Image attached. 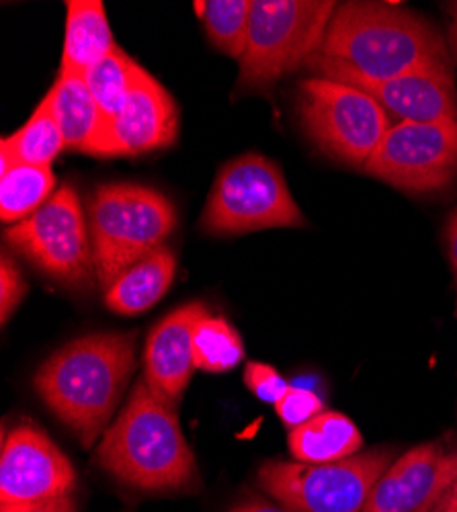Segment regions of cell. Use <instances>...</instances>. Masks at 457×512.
<instances>
[{
	"label": "cell",
	"instance_id": "10",
	"mask_svg": "<svg viewBox=\"0 0 457 512\" xmlns=\"http://www.w3.org/2000/svg\"><path fill=\"white\" fill-rule=\"evenodd\" d=\"M365 173L408 193H433L457 177V121L394 123Z\"/></svg>",
	"mask_w": 457,
	"mask_h": 512
},
{
	"label": "cell",
	"instance_id": "3",
	"mask_svg": "<svg viewBox=\"0 0 457 512\" xmlns=\"http://www.w3.org/2000/svg\"><path fill=\"white\" fill-rule=\"evenodd\" d=\"M318 54L373 80L451 68L445 41L435 27L390 3L339 5Z\"/></svg>",
	"mask_w": 457,
	"mask_h": 512
},
{
	"label": "cell",
	"instance_id": "22",
	"mask_svg": "<svg viewBox=\"0 0 457 512\" xmlns=\"http://www.w3.org/2000/svg\"><path fill=\"white\" fill-rule=\"evenodd\" d=\"M193 7L212 44L240 62L251 21V0H197Z\"/></svg>",
	"mask_w": 457,
	"mask_h": 512
},
{
	"label": "cell",
	"instance_id": "12",
	"mask_svg": "<svg viewBox=\"0 0 457 512\" xmlns=\"http://www.w3.org/2000/svg\"><path fill=\"white\" fill-rule=\"evenodd\" d=\"M76 472L70 459L35 426L13 429L0 455V502L33 504L70 496Z\"/></svg>",
	"mask_w": 457,
	"mask_h": 512
},
{
	"label": "cell",
	"instance_id": "11",
	"mask_svg": "<svg viewBox=\"0 0 457 512\" xmlns=\"http://www.w3.org/2000/svg\"><path fill=\"white\" fill-rule=\"evenodd\" d=\"M306 68L316 72L318 78L361 89L402 121H457V91L451 68L417 70L386 80H373L322 54H314L306 62Z\"/></svg>",
	"mask_w": 457,
	"mask_h": 512
},
{
	"label": "cell",
	"instance_id": "7",
	"mask_svg": "<svg viewBox=\"0 0 457 512\" xmlns=\"http://www.w3.org/2000/svg\"><path fill=\"white\" fill-rule=\"evenodd\" d=\"M394 461V447L361 451L332 463L269 461L259 469V484L289 512H363Z\"/></svg>",
	"mask_w": 457,
	"mask_h": 512
},
{
	"label": "cell",
	"instance_id": "18",
	"mask_svg": "<svg viewBox=\"0 0 457 512\" xmlns=\"http://www.w3.org/2000/svg\"><path fill=\"white\" fill-rule=\"evenodd\" d=\"M175 271L177 259L173 250L162 246L121 273L105 289L107 308L121 316H136L150 310L173 285Z\"/></svg>",
	"mask_w": 457,
	"mask_h": 512
},
{
	"label": "cell",
	"instance_id": "32",
	"mask_svg": "<svg viewBox=\"0 0 457 512\" xmlns=\"http://www.w3.org/2000/svg\"><path fill=\"white\" fill-rule=\"evenodd\" d=\"M451 41H453V48H455V54H457V3L451 5Z\"/></svg>",
	"mask_w": 457,
	"mask_h": 512
},
{
	"label": "cell",
	"instance_id": "25",
	"mask_svg": "<svg viewBox=\"0 0 457 512\" xmlns=\"http://www.w3.org/2000/svg\"><path fill=\"white\" fill-rule=\"evenodd\" d=\"M273 406H275L277 416L281 418V422L287 426L289 431L308 422L316 414L324 412V404H322L320 396L312 390L298 388V386H289L285 396Z\"/></svg>",
	"mask_w": 457,
	"mask_h": 512
},
{
	"label": "cell",
	"instance_id": "20",
	"mask_svg": "<svg viewBox=\"0 0 457 512\" xmlns=\"http://www.w3.org/2000/svg\"><path fill=\"white\" fill-rule=\"evenodd\" d=\"M64 148V136L48 97L41 99L23 127L0 142V150H5L15 164L31 166H50Z\"/></svg>",
	"mask_w": 457,
	"mask_h": 512
},
{
	"label": "cell",
	"instance_id": "21",
	"mask_svg": "<svg viewBox=\"0 0 457 512\" xmlns=\"http://www.w3.org/2000/svg\"><path fill=\"white\" fill-rule=\"evenodd\" d=\"M54 187L56 177L50 166H13L0 185V218L11 226L27 220L56 193Z\"/></svg>",
	"mask_w": 457,
	"mask_h": 512
},
{
	"label": "cell",
	"instance_id": "6",
	"mask_svg": "<svg viewBox=\"0 0 457 512\" xmlns=\"http://www.w3.org/2000/svg\"><path fill=\"white\" fill-rule=\"evenodd\" d=\"M281 168L263 154H244L220 168L201 213V230L236 236L269 228H304Z\"/></svg>",
	"mask_w": 457,
	"mask_h": 512
},
{
	"label": "cell",
	"instance_id": "26",
	"mask_svg": "<svg viewBox=\"0 0 457 512\" xmlns=\"http://www.w3.org/2000/svg\"><path fill=\"white\" fill-rule=\"evenodd\" d=\"M244 383L259 400L277 404L285 392L289 390V383L279 375V371L267 363L251 361L244 367Z\"/></svg>",
	"mask_w": 457,
	"mask_h": 512
},
{
	"label": "cell",
	"instance_id": "15",
	"mask_svg": "<svg viewBox=\"0 0 457 512\" xmlns=\"http://www.w3.org/2000/svg\"><path fill=\"white\" fill-rule=\"evenodd\" d=\"M210 314L203 304H187L164 316L148 334L144 379L166 404L179 408L195 369L193 334L197 322Z\"/></svg>",
	"mask_w": 457,
	"mask_h": 512
},
{
	"label": "cell",
	"instance_id": "24",
	"mask_svg": "<svg viewBox=\"0 0 457 512\" xmlns=\"http://www.w3.org/2000/svg\"><path fill=\"white\" fill-rule=\"evenodd\" d=\"M244 357V345L236 328L212 314H205L193 334V359L195 369L210 371V373H224L234 367Z\"/></svg>",
	"mask_w": 457,
	"mask_h": 512
},
{
	"label": "cell",
	"instance_id": "8",
	"mask_svg": "<svg viewBox=\"0 0 457 512\" xmlns=\"http://www.w3.org/2000/svg\"><path fill=\"white\" fill-rule=\"evenodd\" d=\"M298 113L308 140L322 154L361 170L392 127L376 99L351 84L318 76L300 84Z\"/></svg>",
	"mask_w": 457,
	"mask_h": 512
},
{
	"label": "cell",
	"instance_id": "29",
	"mask_svg": "<svg viewBox=\"0 0 457 512\" xmlns=\"http://www.w3.org/2000/svg\"><path fill=\"white\" fill-rule=\"evenodd\" d=\"M431 512H457V478L443 492V496L437 500V504L431 508Z\"/></svg>",
	"mask_w": 457,
	"mask_h": 512
},
{
	"label": "cell",
	"instance_id": "31",
	"mask_svg": "<svg viewBox=\"0 0 457 512\" xmlns=\"http://www.w3.org/2000/svg\"><path fill=\"white\" fill-rule=\"evenodd\" d=\"M230 512H289L287 508H277V506H271V504H265V502H246V504H240L236 508H232Z\"/></svg>",
	"mask_w": 457,
	"mask_h": 512
},
{
	"label": "cell",
	"instance_id": "16",
	"mask_svg": "<svg viewBox=\"0 0 457 512\" xmlns=\"http://www.w3.org/2000/svg\"><path fill=\"white\" fill-rule=\"evenodd\" d=\"M46 97L50 99L68 150L99 158L115 156L111 127L93 99L85 78L60 72Z\"/></svg>",
	"mask_w": 457,
	"mask_h": 512
},
{
	"label": "cell",
	"instance_id": "1",
	"mask_svg": "<svg viewBox=\"0 0 457 512\" xmlns=\"http://www.w3.org/2000/svg\"><path fill=\"white\" fill-rule=\"evenodd\" d=\"M134 365V332L87 334L41 365L33 386L82 447L91 449L126 392Z\"/></svg>",
	"mask_w": 457,
	"mask_h": 512
},
{
	"label": "cell",
	"instance_id": "2",
	"mask_svg": "<svg viewBox=\"0 0 457 512\" xmlns=\"http://www.w3.org/2000/svg\"><path fill=\"white\" fill-rule=\"evenodd\" d=\"M95 459L113 478L138 490L191 492L199 486L177 408L158 398L144 377L105 431Z\"/></svg>",
	"mask_w": 457,
	"mask_h": 512
},
{
	"label": "cell",
	"instance_id": "23",
	"mask_svg": "<svg viewBox=\"0 0 457 512\" xmlns=\"http://www.w3.org/2000/svg\"><path fill=\"white\" fill-rule=\"evenodd\" d=\"M138 62L132 60L121 48H113L101 62H97L87 74L85 82L97 101L109 127L126 105L130 95Z\"/></svg>",
	"mask_w": 457,
	"mask_h": 512
},
{
	"label": "cell",
	"instance_id": "5",
	"mask_svg": "<svg viewBox=\"0 0 457 512\" xmlns=\"http://www.w3.org/2000/svg\"><path fill=\"white\" fill-rule=\"evenodd\" d=\"M337 7L332 0H251L236 91H263L306 66L318 54Z\"/></svg>",
	"mask_w": 457,
	"mask_h": 512
},
{
	"label": "cell",
	"instance_id": "30",
	"mask_svg": "<svg viewBox=\"0 0 457 512\" xmlns=\"http://www.w3.org/2000/svg\"><path fill=\"white\" fill-rule=\"evenodd\" d=\"M447 248H449V259L453 269L457 271V211L451 216L447 226Z\"/></svg>",
	"mask_w": 457,
	"mask_h": 512
},
{
	"label": "cell",
	"instance_id": "27",
	"mask_svg": "<svg viewBox=\"0 0 457 512\" xmlns=\"http://www.w3.org/2000/svg\"><path fill=\"white\" fill-rule=\"evenodd\" d=\"M25 293L27 283L19 267L7 252H3V259H0V318H3V324H7V320L19 308Z\"/></svg>",
	"mask_w": 457,
	"mask_h": 512
},
{
	"label": "cell",
	"instance_id": "14",
	"mask_svg": "<svg viewBox=\"0 0 457 512\" xmlns=\"http://www.w3.org/2000/svg\"><path fill=\"white\" fill-rule=\"evenodd\" d=\"M179 134V107L171 93L140 64L126 105L111 125L115 156H138L169 148Z\"/></svg>",
	"mask_w": 457,
	"mask_h": 512
},
{
	"label": "cell",
	"instance_id": "17",
	"mask_svg": "<svg viewBox=\"0 0 457 512\" xmlns=\"http://www.w3.org/2000/svg\"><path fill=\"white\" fill-rule=\"evenodd\" d=\"M62 74L85 78L113 48V33L101 0H68Z\"/></svg>",
	"mask_w": 457,
	"mask_h": 512
},
{
	"label": "cell",
	"instance_id": "4",
	"mask_svg": "<svg viewBox=\"0 0 457 512\" xmlns=\"http://www.w3.org/2000/svg\"><path fill=\"white\" fill-rule=\"evenodd\" d=\"M87 220L95 275L107 289L121 273L164 246L177 226V211L150 187L115 183L91 195Z\"/></svg>",
	"mask_w": 457,
	"mask_h": 512
},
{
	"label": "cell",
	"instance_id": "9",
	"mask_svg": "<svg viewBox=\"0 0 457 512\" xmlns=\"http://www.w3.org/2000/svg\"><path fill=\"white\" fill-rule=\"evenodd\" d=\"M5 236L41 273L64 285L89 287L97 277L89 220L70 185H62L33 216L11 226Z\"/></svg>",
	"mask_w": 457,
	"mask_h": 512
},
{
	"label": "cell",
	"instance_id": "28",
	"mask_svg": "<svg viewBox=\"0 0 457 512\" xmlns=\"http://www.w3.org/2000/svg\"><path fill=\"white\" fill-rule=\"evenodd\" d=\"M0 512H76V500L70 494L33 504H5Z\"/></svg>",
	"mask_w": 457,
	"mask_h": 512
},
{
	"label": "cell",
	"instance_id": "13",
	"mask_svg": "<svg viewBox=\"0 0 457 512\" xmlns=\"http://www.w3.org/2000/svg\"><path fill=\"white\" fill-rule=\"evenodd\" d=\"M457 478V451L439 443L419 445L386 469L363 512H431Z\"/></svg>",
	"mask_w": 457,
	"mask_h": 512
},
{
	"label": "cell",
	"instance_id": "19",
	"mask_svg": "<svg viewBox=\"0 0 457 512\" xmlns=\"http://www.w3.org/2000/svg\"><path fill=\"white\" fill-rule=\"evenodd\" d=\"M289 453L302 463H332L361 453L363 437L349 416L324 410L289 431Z\"/></svg>",
	"mask_w": 457,
	"mask_h": 512
}]
</instances>
